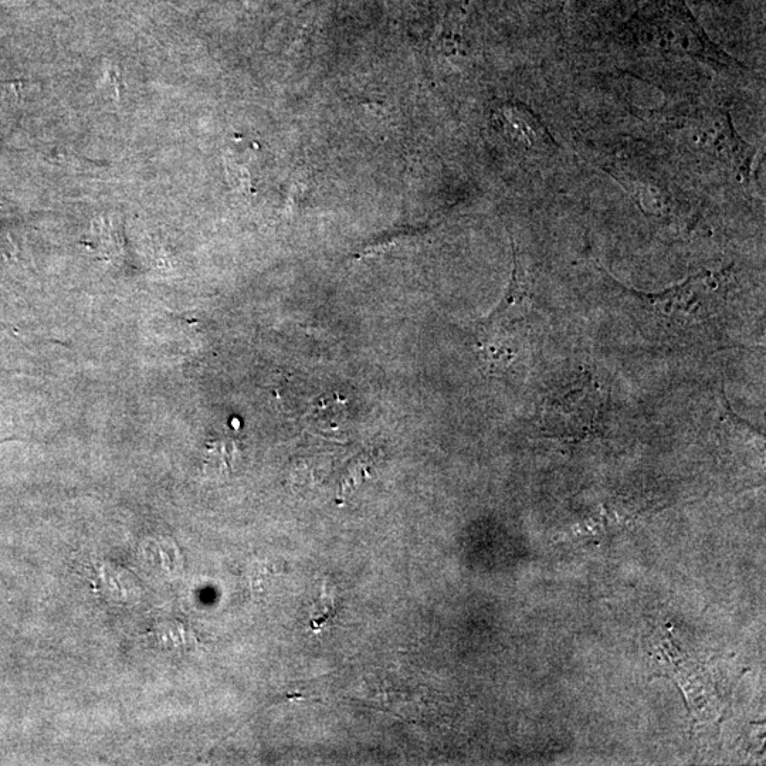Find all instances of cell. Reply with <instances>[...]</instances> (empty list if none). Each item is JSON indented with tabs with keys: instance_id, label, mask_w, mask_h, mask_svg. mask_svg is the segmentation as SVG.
Segmentation results:
<instances>
[{
	"instance_id": "cell-5",
	"label": "cell",
	"mask_w": 766,
	"mask_h": 766,
	"mask_svg": "<svg viewBox=\"0 0 766 766\" xmlns=\"http://www.w3.org/2000/svg\"><path fill=\"white\" fill-rule=\"evenodd\" d=\"M19 101L18 83H0V110Z\"/></svg>"
},
{
	"instance_id": "cell-3",
	"label": "cell",
	"mask_w": 766,
	"mask_h": 766,
	"mask_svg": "<svg viewBox=\"0 0 766 766\" xmlns=\"http://www.w3.org/2000/svg\"><path fill=\"white\" fill-rule=\"evenodd\" d=\"M148 636L154 640L155 646L165 652H186L196 645L195 635L191 627L179 620H159L151 627Z\"/></svg>"
},
{
	"instance_id": "cell-4",
	"label": "cell",
	"mask_w": 766,
	"mask_h": 766,
	"mask_svg": "<svg viewBox=\"0 0 766 766\" xmlns=\"http://www.w3.org/2000/svg\"><path fill=\"white\" fill-rule=\"evenodd\" d=\"M252 152H239L237 149H232L229 154L226 155V168L229 179H232L233 185L240 189H250V157Z\"/></svg>"
},
{
	"instance_id": "cell-1",
	"label": "cell",
	"mask_w": 766,
	"mask_h": 766,
	"mask_svg": "<svg viewBox=\"0 0 766 766\" xmlns=\"http://www.w3.org/2000/svg\"><path fill=\"white\" fill-rule=\"evenodd\" d=\"M637 20L645 32L652 33L656 39L654 44L660 49L690 54L715 63L730 61V57L720 53L708 40L706 33L688 12L684 0H650Z\"/></svg>"
},
{
	"instance_id": "cell-2",
	"label": "cell",
	"mask_w": 766,
	"mask_h": 766,
	"mask_svg": "<svg viewBox=\"0 0 766 766\" xmlns=\"http://www.w3.org/2000/svg\"><path fill=\"white\" fill-rule=\"evenodd\" d=\"M97 588L101 595L107 596L110 601L117 603H130L134 595H138L140 586L134 576L122 566L113 564H101L98 566Z\"/></svg>"
}]
</instances>
